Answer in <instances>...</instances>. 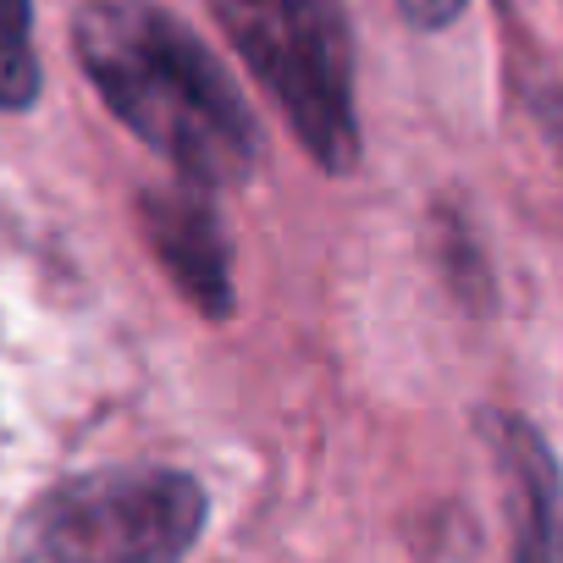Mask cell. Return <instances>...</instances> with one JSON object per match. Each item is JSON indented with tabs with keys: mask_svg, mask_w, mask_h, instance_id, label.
I'll list each match as a JSON object with an SVG mask.
<instances>
[{
	"mask_svg": "<svg viewBox=\"0 0 563 563\" xmlns=\"http://www.w3.org/2000/svg\"><path fill=\"white\" fill-rule=\"evenodd\" d=\"M40 100V56H34V7L0 0V111H29Z\"/></svg>",
	"mask_w": 563,
	"mask_h": 563,
	"instance_id": "cell-6",
	"label": "cell"
},
{
	"mask_svg": "<svg viewBox=\"0 0 563 563\" xmlns=\"http://www.w3.org/2000/svg\"><path fill=\"white\" fill-rule=\"evenodd\" d=\"M210 497L188 470L128 464L45 486L12 536V563H183Z\"/></svg>",
	"mask_w": 563,
	"mask_h": 563,
	"instance_id": "cell-2",
	"label": "cell"
},
{
	"mask_svg": "<svg viewBox=\"0 0 563 563\" xmlns=\"http://www.w3.org/2000/svg\"><path fill=\"white\" fill-rule=\"evenodd\" d=\"M398 12H404L415 29H448V23L464 12V0H398Z\"/></svg>",
	"mask_w": 563,
	"mask_h": 563,
	"instance_id": "cell-7",
	"label": "cell"
},
{
	"mask_svg": "<svg viewBox=\"0 0 563 563\" xmlns=\"http://www.w3.org/2000/svg\"><path fill=\"white\" fill-rule=\"evenodd\" d=\"M73 51L111 106L194 188H238L260 161V128L205 51V40L150 0H89L73 18Z\"/></svg>",
	"mask_w": 563,
	"mask_h": 563,
	"instance_id": "cell-1",
	"label": "cell"
},
{
	"mask_svg": "<svg viewBox=\"0 0 563 563\" xmlns=\"http://www.w3.org/2000/svg\"><path fill=\"white\" fill-rule=\"evenodd\" d=\"M139 227H144V243L155 249L161 271L177 282V294L199 316L227 321L232 316V260H227V232L216 221L210 194L194 183L150 188V194H139Z\"/></svg>",
	"mask_w": 563,
	"mask_h": 563,
	"instance_id": "cell-4",
	"label": "cell"
},
{
	"mask_svg": "<svg viewBox=\"0 0 563 563\" xmlns=\"http://www.w3.org/2000/svg\"><path fill=\"white\" fill-rule=\"evenodd\" d=\"M216 23L327 172H354V34L343 0H216Z\"/></svg>",
	"mask_w": 563,
	"mask_h": 563,
	"instance_id": "cell-3",
	"label": "cell"
},
{
	"mask_svg": "<svg viewBox=\"0 0 563 563\" xmlns=\"http://www.w3.org/2000/svg\"><path fill=\"white\" fill-rule=\"evenodd\" d=\"M503 514H508V563H563V475L541 431L519 415H481Z\"/></svg>",
	"mask_w": 563,
	"mask_h": 563,
	"instance_id": "cell-5",
	"label": "cell"
}]
</instances>
